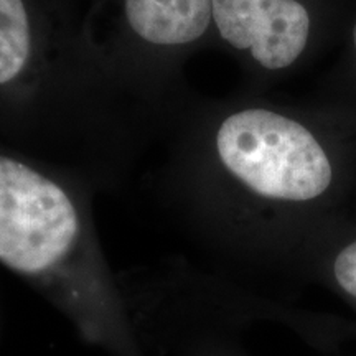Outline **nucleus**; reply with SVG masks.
Wrapping results in <instances>:
<instances>
[{
  "mask_svg": "<svg viewBox=\"0 0 356 356\" xmlns=\"http://www.w3.org/2000/svg\"><path fill=\"white\" fill-rule=\"evenodd\" d=\"M222 167L257 197L305 203L330 188L333 168L304 124L269 109L228 115L216 132Z\"/></svg>",
  "mask_w": 356,
  "mask_h": 356,
  "instance_id": "f257e3e1",
  "label": "nucleus"
},
{
  "mask_svg": "<svg viewBox=\"0 0 356 356\" xmlns=\"http://www.w3.org/2000/svg\"><path fill=\"white\" fill-rule=\"evenodd\" d=\"M79 233L68 193L32 167L0 155V262L22 274L51 269Z\"/></svg>",
  "mask_w": 356,
  "mask_h": 356,
  "instance_id": "f03ea898",
  "label": "nucleus"
},
{
  "mask_svg": "<svg viewBox=\"0 0 356 356\" xmlns=\"http://www.w3.org/2000/svg\"><path fill=\"white\" fill-rule=\"evenodd\" d=\"M213 24L236 50L269 71L286 70L309 44L312 12L304 0H211Z\"/></svg>",
  "mask_w": 356,
  "mask_h": 356,
  "instance_id": "7ed1b4c3",
  "label": "nucleus"
},
{
  "mask_svg": "<svg viewBox=\"0 0 356 356\" xmlns=\"http://www.w3.org/2000/svg\"><path fill=\"white\" fill-rule=\"evenodd\" d=\"M126 19L137 37L155 47H184L213 22L211 0H126Z\"/></svg>",
  "mask_w": 356,
  "mask_h": 356,
  "instance_id": "20e7f679",
  "label": "nucleus"
},
{
  "mask_svg": "<svg viewBox=\"0 0 356 356\" xmlns=\"http://www.w3.org/2000/svg\"><path fill=\"white\" fill-rule=\"evenodd\" d=\"M32 51L30 20L22 0H0V84L24 71Z\"/></svg>",
  "mask_w": 356,
  "mask_h": 356,
  "instance_id": "39448f33",
  "label": "nucleus"
},
{
  "mask_svg": "<svg viewBox=\"0 0 356 356\" xmlns=\"http://www.w3.org/2000/svg\"><path fill=\"white\" fill-rule=\"evenodd\" d=\"M333 275L341 291L356 299V239L338 252L333 262Z\"/></svg>",
  "mask_w": 356,
  "mask_h": 356,
  "instance_id": "423d86ee",
  "label": "nucleus"
},
{
  "mask_svg": "<svg viewBox=\"0 0 356 356\" xmlns=\"http://www.w3.org/2000/svg\"><path fill=\"white\" fill-rule=\"evenodd\" d=\"M353 47H355V53H356V22H355V26H353Z\"/></svg>",
  "mask_w": 356,
  "mask_h": 356,
  "instance_id": "0eeeda50",
  "label": "nucleus"
}]
</instances>
